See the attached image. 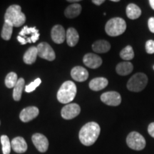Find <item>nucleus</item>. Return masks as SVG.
<instances>
[{"label": "nucleus", "instance_id": "1", "mask_svg": "<svg viewBox=\"0 0 154 154\" xmlns=\"http://www.w3.org/2000/svg\"><path fill=\"white\" fill-rule=\"evenodd\" d=\"M101 128L96 122H89L84 125L79 131V140L82 144L90 146L95 143L99 138Z\"/></svg>", "mask_w": 154, "mask_h": 154}, {"label": "nucleus", "instance_id": "2", "mask_svg": "<svg viewBox=\"0 0 154 154\" xmlns=\"http://www.w3.org/2000/svg\"><path fill=\"white\" fill-rule=\"evenodd\" d=\"M5 22L10 23L13 26L19 27L26 22V17L22 13V8L19 5H11L6 11L5 15Z\"/></svg>", "mask_w": 154, "mask_h": 154}, {"label": "nucleus", "instance_id": "3", "mask_svg": "<svg viewBox=\"0 0 154 154\" xmlns=\"http://www.w3.org/2000/svg\"><path fill=\"white\" fill-rule=\"evenodd\" d=\"M76 91V86L74 82L71 81L65 82L57 92L58 101L64 104L70 103L74 99Z\"/></svg>", "mask_w": 154, "mask_h": 154}, {"label": "nucleus", "instance_id": "4", "mask_svg": "<svg viewBox=\"0 0 154 154\" xmlns=\"http://www.w3.org/2000/svg\"><path fill=\"white\" fill-rule=\"evenodd\" d=\"M126 29V23L120 17L109 19L105 26L106 34L110 36H118L124 34Z\"/></svg>", "mask_w": 154, "mask_h": 154}, {"label": "nucleus", "instance_id": "5", "mask_svg": "<svg viewBox=\"0 0 154 154\" xmlns=\"http://www.w3.org/2000/svg\"><path fill=\"white\" fill-rule=\"evenodd\" d=\"M148 77L143 73L134 74L127 83V88L131 91L139 92L143 91L148 84Z\"/></svg>", "mask_w": 154, "mask_h": 154}, {"label": "nucleus", "instance_id": "6", "mask_svg": "<svg viewBox=\"0 0 154 154\" xmlns=\"http://www.w3.org/2000/svg\"><path fill=\"white\" fill-rule=\"evenodd\" d=\"M126 143L130 149L135 151H141L146 147V142L141 134L136 131L131 132L126 138Z\"/></svg>", "mask_w": 154, "mask_h": 154}, {"label": "nucleus", "instance_id": "7", "mask_svg": "<svg viewBox=\"0 0 154 154\" xmlns=\"http://www.w3.org/2000/svg\"><path fill=\"white\" fill-rule=\"evenodd\" d=\"M38 56L42 59L48 61H54L56 58V54L54 49L47 42H42L37 46Z\"/></svg>", "mask_w": 154, "mask_h": 154}, {"label": "nucleus", "instance_id": "8", "mask_svg": "<svg viewBox=\"0 0 154 154\" xmlns=\"http://www.w3.org/2000/svg\"><path fill=\"white\" fill-rule=\"evenodd\" d=\"M101 100L108 106H117L121 103V96L116 91H108L101 94Z\"/></svg>", "mask_w": 154, "mask_h": 154}, {"label": "nucleus", "instance_id": "9", "mask_svg": "<svg viewBox=\"0 0 154 154\" xmlns=\"http://www.w3.org/2000/svg\"><path fill=\"white\" fill-rule=\"evenodd\" d=\"M81 112V108L76 103H69L63 106L61 109V114L63 119L66 120L74 119Z\"/></svg>", "mask_w": 154, "mask_h": 154}, {"label": "nucleus", "instance_id": "10", "mask_svg": "<svg viewBox=\"0 0 154 154\" xmlns=\"http://www.w3.org/2000/svg\"><path fill=\"white\" fill-rule=\"evenodd\" d=\"M32 139L34 145L38 151L44 153L47 151L49 147V141L45 136L41 134H35L32 136Z\"/></svg>", "mask_w": 154, "mask_h": 154}, {"label": "nucleus", "instance_id": "11", "mask_svg": "<svg viewBox=\"0 0 154 154\" xmlns=\"http://www.w3.org/2000/svg\"><path fill=\"white\" fill-rule=\"evenodd\" d=\"M38 113H39V111H38L37 107L29 106L25 108L21 111L20 115H19V119L23 122L26 123L37 117Z\"/></svg>", "mask_w": 154, "mask_h": 154}, {"label": "nucleus", "instance_id": "12", "mask_svg": "<svg viewBox=\"0 0 154 154\" xmlns=\"http://www.w3.org/2000/svg\"><path fill=\"white\" fill-rule=\"evenodd\" d=\"M84 63L91 69H97L102 64V59L99 56L92 53H88L84 57Z\"/></svg>", "mask_w": 154, "mask_h": 154}, {"label": "nucleus", "instance_id": "13", "mask_svg": "<svg viewBox=\"0 0 154 154\" xmlns=\"http://www.w3.org/2000/svg\"><path fill=\"white\" fill-rule=\"evenodd\" d=\"M66 33L64 28L61 25H55L54 26L51 32V38L55 43L62 44L66 39Z\"/></svg>", "mask_w": 154, "mask_h": 154}, {"label": "nucleus", "instance_id": "14", "mask_svg": "<svg viewBox=\"0 0 154 154\" xmlns=\"http://www.w3.org/2000/svg\"><path fill=\"white\" fill-rule=\"evenodd\" d=\"M71 76L73 79L79 82H83L87 80L88 78V72L85 68L77 66L74 67L71 72Z\"/></svg>", "mask_w": 154, "mask_h": 154}, {"label": "nucleus", "instance_id": "15", "mask_svg": "<svg viewBox=\"0 0 154 154\" xmlns=\"http://www.w3.org/2000/svg\"><path fill=\"white\" fill-rule=\"evenodd\" d=\"M11 148L16 153H23L26 151L27 150V144H26V141L24 139V138L20 137H16L13 138V140L11 142Z\"/></svg>", "mask_w": 154, "mask_h": 154}, {"label": "nucleus", "instance_id": "16", "mask_svg": "<svg viewBox=\"0 0 154 154\" xmlns=\"http://www.w3.org/2000/svg\"><path fill=\"white\" fill-rule=\"evenodd\" d=\"M29 35H31V40H32V42L33 43H34V42H36L37 40H38V38H39L38 30L36 29L35 26L29 28L27 26H25L21 30V32H19V36H22L24 38H26Z\"/></svg>", "mask_w": 154, "mask_h": 154}, {"label": "nucleus", "instance_id": "17", "mask_svg": "<svg viewBox=\"0 0 154 154\" xmlns=\"http://www.w3.org/2000/svg\"><path fill=\"white\" fill-rule=\"evenodd\" d=\"M108 84H109V82L106 79L103 77H98V78L93 79L89 82V88L93 91H98L105 88Z\"/></svg>", "mask_w": 154, "mask_h": 154}, {"label": "nucleus", "instance_id": "18", "mask_svg": "<svg viewBox=\"0 0 154 154\" xmlns=\"http://www.w3.org/2000/svg\"><path fill=\"white\" fill-rule=\"evenodd\" d=\"M111 49V44L106 40H99L94 42L92 45V49L96 53H106Z\"/></svg>", "mask_w": 154, "mask_h": 154}, {"label": "nucleus", "instance_id": "19", "mask_svg": "<svg viewBox=\"0 0 154 154\" xmlns=\"http://www.w3.org/2000/svg\"><path fill=\"white\" fill-rule=\"evenodd\" d=\"M134 69V66L129 61H123L116 66V70L117 74L121 76H126L130 74Z\"/></svg>", "mask_w": 154, "mask_h": 154}, {"label": "nucleus", "instance_id": "20", "mask_svg": "<svg viewBox=\"0 0 154 154\" xmlns=\"http://www.w3.org/2000/svg\"><path fill=\"white\" fill-rule=\"evenodd\" d=\"M37 56H38L37 47H30L29 49L25 52L24 57H23V60H24L25 63L31 65L35 62Z\"/></svg>", "mask_w": 154, "mask_h": 154}, {"label": "nucleus", "instance_id": "21", "mask_svg": "<svg viewBox=\"0 0 154 154\" xmlns=\"http://www.w3.org/2000/svg\"><path fill=\"white\" fill-rule=\"evenodd\" d=\"M66 42L69 47H74L78 43L79 39L78 32L74 28H69L66 31Z\"/></svg>", "mask_w": 154, "mask_h": 154}, {"label": "nucleus", "instance_id": "22", "mask_svg": "<svg viewBox=\"0 0 154 154\" xmlns=\"http://www.w3.org/2000/svg\"><path fill=\"white\" fill-rule=\"evenodd\" d=\"M82 6L79 4H73L69 5L67 8L65 9L64 14L67 18L72 19L74 17H78L82 12Z\"/></svg>", "mask_w": 154, "mask_h": 154}, {"label": "nucleus", "instance_id": "23", "mask_svg": "<svg viewBox=\"0 0 154 154\" xmlns=\"http://www.w3.org/2000/svg\"><path fill=\"white\" fill-rule=\"evenodd\" d=\"M126 15L128 18L132 20L138 19L141 15V10L135 4H129L126 7Z\"/></svg>", "mask_w": 154, "mask_h": 154}, {"label": "nucleus", "instance_id": "24", "mask_svg": "<svg viewBox=\"0 0 154 154\" xmlns=\"http://www.w3.org/2000/svg\"><path fill=\"white\" fill-rule=\"evenodd\" d=\"M24 84L25 81L24 79H19L18 82H17V84L14 87V90H13V99H14V101H18L21 99L23 89L24 88Z\"/></svg>", "mask_w": 154, "mask_h": 154}, {"label": "nucleus", "instance_id": "25", "mask_svg": "<svg viewBox=\"0 0 154 154\" xmlns=\"http://www.w3.org/2000/svg\"><path fill=\"white\" fill-rule=\"evenodd\" d=\"M13 25L11 24L10 23L5 22V24L3 25L2 31V38L3 39L8 41L11 37V34L13 32Z\"/></svg>", "mask_w": 154, "mask_h": 154}, {"label": "nucleus", "instance_id": "26", "mask_svg": "<svg viewBox=\"0 0 154 154\" xmlns=\"http://www.w3.org/2000/svg\"><path fill=\"white\" fill-rule=\"evenodd\" d=\"M120 57L122 59L126 61L131 60L134 57V51L131 46L128 45L124 48L120 52Z\"/></svg>", "mask_w": 154, "mask_h": 154}, {"label": "nucleus", "instance_id": "27", "mask_svg": "<svg viewBox=\"0 0 154 154\" xmlns=\"http://www.w3.org/2000/svg\"><path fill=\"white\" fill-rule=\"evenodd\" d=\"M17 74L14 72H10L7 75L5 78V85L7 88H14L18 82Z\"/></svg>", "mask_w": 154, "mask_h": 154}, {"label": "nucleus", "instance_id": "28", "mask_svg": "<svg viewBox=\"0 0 154 154\" xmlns=\"http://www.w3.org/2000/svg\"><path fill=\"white\" fill-rule=\"evenodd\" d=\"M1 143L2 146L3 154H9L11 152V145L8 136L6 135H2L1 136Z\"/></svg>", "mask_w": 154, "mask_h": 154}, {"label": "nucleus", "instance_id": "29", "mask_svg": "<svg viewBox=\"0 0 154 154\" xmlns=\"http://www.w3.org/2000/svg\"><path fill=\"white\" fill-rule=\"evenodd\" d=\"M41 83H42V81L39 78L36 79L34 80L33 82L30 83L29 85H27L26 87H25V88H24L25 91L27 92V93H30V92L34 91V90H35L36 88H37L38 86L40 85V84H41Z\"/></svg>", "mask_w": 154, "mask_h": 154}, {"label": "nucleus", "instance_id": "30", "mask_svg": "<svg viewBox=\"0 0 154 154\" xmlns=\"http://www.w3.org/2000/svg\"><path fill=\"white\" fill-rule=\"evenodd\" d=\"M146 51L149 54H154V41L152 39L148 40L146 43Z\"/></svg>", "mask_w": 154, "mask_h": 154}, {"label": "nucleus", "instance_id": "31", "mask_svg": "<svg viewBox=\"0 0 154 154\" xmlns=\"http://www.w3.org/2000/svg\"><path fill=\"white\" fill-rule=\"evenodd\" d=\"M148 26L149 30L152 33H154V17H151L148 21Z\"/></svg>", "mask_w": 154, "mask_h": 154}, {"label": "nucleus", "instance_id": "32", "mask_svg": "<svg viewBox=\"0 0 154 154\" xmlns=\"http://www.w3.org/2000/svg\"><path fill=\"white\" fill-rule=\"evenodd\" d=\"M148 132L151 137L154 138V122L151 123L148 127Z\"/></svg>", "mask_w": 154, "mask_h": 154}, {"label": "nucleus", "instance_id": "33", "mask_svg": "<svg viewBox=\"0 0 154 154\" xmlns=\"http://www.w3.org/2000/svg\"><path fill=\"white\" fill-rule=\"evenodd\" d=\"M17 40H18L19 43H20L21 44H22V45H24V44H26V43H27V41H26L24 38H23L22 36H20L19 35L17 36Z\"/></svg>", "mask_w": 154, "mask_h": 154}, {"label": "nucleus", "instance_id": "34", "mask_svg": "<svg viewBox=\"0 0 154 154\" xmlns=\"http://www.w3.org/2000/svg\"><path fill=\"white\" fill-rule=\"evenodd\" d=\"M92 2H93L94 5L99 6V5H102L103 3H104L105 1L104 0H93V1H92Z\"/></svg>", "mask_w": 154, "mask_h": 154}, {"label": "nucleus", "instance_id": "35", "mask_svg": "<svg viewBox=\"0 0 154 154\" xmlns=\"http://www.w3.org/2000/svg\"><path fill=\"white\" fill-rule=\"evenodd\" d=\"M149 2L150 4V5H151V8L154 10V0H149Z\"/></svg>", "mask_w": 154, "mask_h": 154}, {"label": "nucleus", "instance_id": "36", "mask_svg": "<svg viewBox=\"0 0 154 154\" xmlns=\"http://www.w3.org/2000/svg\"><path fill=\"white\" fill-rule=\"evenodd\" d=\"M69 2H80L79 0H68Z\"/></svg>", "mask_w": 154, "mask_h": 154}, {"label": "nucleus", "instance_id": "37", "mask_svg": "<svg viewBox=\"0 0 154 154\" xmlns=\"http://www.w3.org/2000/svg\"><path fill=\"white\" fill-rule=\"evenodd\" d=\"M111 2H119V0H111Z\"/></svg>", "mask_w": 154, "mask_h": 154}, {"label": "nucleus", "instance_id": "38", "mask_svg": "<svg viewBox=\"0 0 154 154\" xmlns=\"http://www.w3.org/2000/svg\"><path fill=\"white\" fill-rule=\"evenodd\" d=\"M0 124H1V122H0Z\"/></svg>", "mask_w": 154, "mask_h": 154}, {"label": "nucleus", "instance_id": "39", "mask_svg": "<svg viewBox=\"0 0 154 154\" xmlns=\"http://www.w3.org/2000/svg\"><path fill=\"white\" fill-rule=\"evenodd\" d=\"M153 69H154V66H153Z\"/></svg>", "mask_w": 154, "mask_h": 154}]
</instances>
